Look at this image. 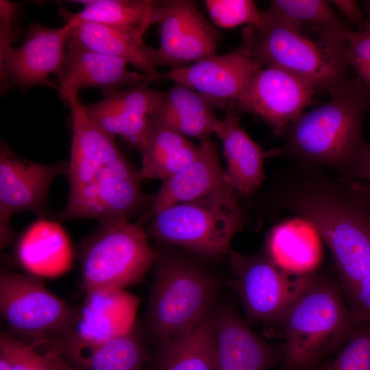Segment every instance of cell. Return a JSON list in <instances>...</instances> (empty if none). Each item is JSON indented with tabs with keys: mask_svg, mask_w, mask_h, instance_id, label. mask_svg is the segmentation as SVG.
<instances>
[{
	"mask_svg": "<svg viewBox=\"0 0 370 370\" xmlns=\"http://www.w3.org/2000/svg\"><path fill=\"white\" fill-rule=\"evenodd\" d=\"M356 184L304 171L283 181V208L309 223L328 245L343 288L352 293L370 265V210L358 198Z\"/></svg>",
	"mask_w": 370,
	"mask_h": 370,
	"instance_id": "6da1fadb",
	"label": "cell"
},
{
	"mask_svg": "<svg viewBox=\"0 0 370 370\" xmlns=\"http://www.w3.org/2000/svg\"><path fill=\"white\" fill-rule=\"evenodd\" d=\"M329 92L327 101L288 125L282 134L283 152L306 169L326 168L344 175L354 170L367 144L363 120L370 92L357 77L346 79Z\"/></svg>",
	"mask_w": 370,
	"mask_h": 370,
	"instance_id": "7a4b0ae2",
	"label": "cell"
},
{
	"mask_svg": "<svg viewBox=\"0 0 370 370\" xmlns=\"http://www.w3.org/2000/svg\"><path fill=\"white\" fill-rule=\"evenodd\" d=\"M358 323L340 288L312 274L281 318L280 370H313L336 352Z\"/></svg>",
	"mask_w": 370,
	"mask_h": 370,
	"instance_id": "3957f363",
	"label": "cell"
},
{
	"mask_svg": "<svg viewBox=\"0 0 370 370\" xmlns=\"http://www.w3.org/2000/svg\"><path fill=\"white\" fill-rule=\"evenodd\" d=\"M258 25H246L244 45L262 64L273 66L327 90L346 79V47L304 35L300 27L267 10Z\"/></svg>",
	"mask_w": 370,
	"mask_h": 370,
	"instance_id": "277c9868",
	"label": "cell"
},
{
	"mask_svg": "<svg viewBox=\"0 0 370 370\" xmlns=\"http://www.w3.org/2000/svg\"><path fill=\"white\" fill-rule=\"evenodd\" d=\"M0 311L9 333L45 353L75 334L80 310L50 292L39 277L2 271Z\"/></svg>",
	"mask_w": 370,
	"mask_h": 370,
	"instance_id": "5b68a950",
	"label": "cell"
},
{
	"mask_svg": "<svg viewBox=\"0 0 370 370\" xmlns=\"http://www.w3.org/2000/svg\"><path fill=\"white\" fill-rule=\"evenodd\" d=\"M236 193L228 186L155 212L148 234L207 256L229 253L232 239L243 225Z\"/></svg>",
	"mask_w": 370,
	"mask_h": 370,
	"instance_id": "8992f818",
	"label": "cell"
},
{
	"mask_svg": "<svg viewBox=\"0 0 370 370\" xmlns=\"http://www.w3.org/2000/svg\"><path fill=\"white\" fill-rule=\"evenodd\" d=\"M157 262L147 319L151 334L163 342L189 332L210 314L217 285L188 261L159 256Z\"/></svg>",
	"mask_w": 370,
	"mask_h": 370,
	"instance_id": "52a82bcc",
	"label": "cell"
},
{
	"mask_svg": "<svg viewBox=\"0 0 370 370\" xmlns=\"http://www.w3.org/2000/svg\"><path fill=\"white\" fill-rule=\"evenodd\" d=\"M147 237L139 225L127 219L100 222L81 251L86 294L125 289L140 282L159 258Z\"/></svg>",
	"mask_w": 370,
	"mask_h": 370,
	"instance_id": "ba28073f",
	"label": "cell"
},
{
	"mask_svg": "<svg viewBox=\"0 0 370 370\" xmlns=\"http://www.w3.org/2000/svg\"><path fill=\"white\" fill-rule=\"evenodd\" d=\"M232 285L248 315L267 325H278L283 314L313 273L296 274L277 266L266 254L243 256L230 250Z\"/></svg>",
	"mask_w": 370,
	"mask_h": 370,
	"instance_id": "9c48e42d",
	"label": "cell"
},
{
	"mask_svg": "<svg viewBox=\"0 0 370 370\" xmlns=\"http://www.w3.org/2000/svg\"><path fill=\"white\" fill-rule=\"evenodd\" d=\"M68 162L45 164L28 160L5 144L0 149V246L14 239L12 216L29 212L39 219L53 217L47 204L49 187L58 175L67 174Z\"/></svg>",
	"mask_w": 370,
	"mask_h": 370,
	"instance_id": "30bf717a",
	"label": "cell"
},
{
	"mask_svg": "<svg viewBox=\"0 0 370 370\" xmlns=\"http://www.w3.org/2000/svg\"><path fill=\"white\" fill-rule=\"evenodd\" d=\"M143 178L123 155L106 165L86 185L69 195L60 221L96 219L101 221L127 219L147 203L141 188Z\"/></svg>",
	"mask_w": 370,
	"mask_h": 370,
	"instance_id": "8fae6325",
	"label": "cell"
},
{
	"mask_svg": "<svg viewBox=\"0 0 370 370\" xmlns=\"http://www.w3.org/2000/svg\"><path fill=\"white\" fill-rule=\"evenodd\" d=\"M153 21L160 25L156 66L182 68L217 54L220 32L195 1H155Z\"/></svg>",
	"mask_w": 370,
	"mask_h": 370,
	"instance_id": "7c38bea8",
	"label": "cell"
},
{
	"mask_svg": "<svg viewBox=\"0 0 370 370\" xmlns=\"http://www.w3.org/2000/svg\"><path fill=\"white\" fill-rule=\"evenodd\" d=\"M73 25L66 21L63 27L49 28L32 22L19 47L11 46L0 53L1 86L28 89L45 86L58 90V86L51 83L49 77L54 74L59 79L62 76Z\"/></svg>",
	"mask_w": 370,
	"mask_h": 370,
	"instance_id": "4fadbf2b",
	"label": "cell"
},
{
	"mask_svg": "<svg viewBox=\"0 0 370 370\" xmlns=\"http://www.w3.org/2000/svg\"><path fill=\"white\" fill-rule=\"evenodd\" d=\"M315 88L310 82L291 72L267 66L254 75L230 108L238 113L258 116L280 136L312 102Z\"/></svg>",
	"mask_w": 370,
	"mask_h": 370,
	"instance_id": "5bb4252c",
	"label": "cell"
},
{
	"mask_svg": "<svg viewBox=\"0 0 370 370\" xmlns=\"http://www.w3.org/2000/svg\"><path fill=\"white\" fill-rule=\"evenodd\" d=\"M262 63L241 43L233 51L160 73V79L184 85L212 106L230 108Z\"/></svg>",
	"mask_w": 370,
	"mask_h": 370,
	"instance_id": "9a60e30c",
	"label": "cell"
},
{
	"mask_svg": "<svg viewBox=\"0 0 370 370\" xmlns=\"http://www.w3.org/2000/svg\"><path fill=\"white\" fill-rule=\"evenodd\" d=\"M163 92L143 84L103 93V99L84 107L89 119L101 130L113 137L119 136L139 151Z\"/></svg>",
	"mask_w": 370,
	"mask_h": 370,
	"instance_id": "2e32d148",
	"label": "cell"
},
{
	"mask_svg": "<svg viewBox=\"0 0 370 370\" xmlns=\"http://www.w3.org/2000/svg\"><path fill=\"white\" fill-rule=\"evenodd\" d=\"M128 64L123 59L92 51L70 40L58 79L60 97L78 93L87 87L100 88L103 94L160 79L159 76L131 71Z\"/></svg>",
	"mask_w": 370,
	"mask_h": 370,
	"instance_id": "e0dca14e",
	"label": "cell"
},
{
	"mask_svg": "<svg viewBox=\"0 0 370 370\" xmlns=\"http://www.w3.org/2000/svg\"><path fill=\"white\" fill-rule=\"evenodd\" d=\"M71 110L72 140L67 176L69 195L88 184L108 163L123 156L114 137L96 125L86 114L78 93L61 97Z\"/></svg>",
	"mask_w": 370,
	"mask_h": 370,
	"instance_id": "ac0fdd59",
	"label": "cell"
},
{
	"mask_svg": "<svg viewBox=\"0 0 370 370\" xmlns=\"http://www.w3.org/2000/svg\"><path fill=\"white\" fill-rule=\"evenodd\" d=\"M214 370H269L281 363L280 347L256 335L232 309L214 314Z\"/></svg>",
	"mask_w": 370,
	"mask_h": 370,
	"instance_id": "d6986e66",
	"label": "cell"
},
{
	"mask_svg": "<svg viewBox=\"0 0 370 370\" xmlns=\"http://www.w3.org/2000/svg\"><path fill=\"white\" fill-rule=\"evenodd\" d=\"M139 302L138 297L124 289L87 293L73 336L99 343L128 332L135 325Z\"/></svg>",
	"mask_w": 370,
	"mask_h": 370,
	"instance_id": "ffe728a7",
	"label": "cell"
},
{
	"mask_svg": "<svg viewBox=\"0 0 370 370\" xmlns=\"http://www.w3.org/2000/svg\"><path fill=\"white\" fill-rule=\"evenodd\" d=\"M15 256L27 273L39 278H56L71 270L74 251L58 222L38 219L20 236Z\"/></svg>",
	"mask_w": 370,
	"mask_h": 370,
	"instance_id": "44dd1931",
	"label": "cell"
},
{
	"mask_svg": "<svg viewBox=\"0 0 370 370\" xmlns=\"http://www.w3.org/2000/svg\"><path fill=\"white\" fill-rule=\"evenodd\" d=\"M228 186L217 146L210 138H206L201 140L195 158L163 181L151 198V210L155 212L171 205L198 199Z\"/></svg>",
	"mask_w": 370,
	"mask_h": 370,
	"instance_id": "7402d4cb",
	"label": "cell"
},
{
	"mask_svg": "<svg viewBox=\"0 0 370 370\" xmlns=\"http://www.w3.org/2000/svg\"><path fill=\"white\" fill-rule=\"evenodd\" d=\"M53 351L83 370H144L149 358L136 324L128 332L99 343L72 336Z\"/></svg>",
	"mask_w": 370,
	"mask_h": 370,
	"instance_id": "603a6c76",
	"label": "cell"
},
{
	"mask_svg": "<svg viewBox=\"0 0 370 370\" xmlns=\"http://www.w3.org/2000/svg\"><path fill=\"white\" fill-rule=\"evenodd\" d=\"M214 134L223 145L227 184L240 195H250L264 179L262 149L241 127L239 113L231 108L227 109Z\"/></svg>",
	"mask_w": 370,
	"mask_h": 370,
	"instance_id": "cb8c5ba5",
	"label": "cell"
},
{
	"mask_svg": "<svg viewBox=\"0 0 370 370\" xmlns=\"http://www.w3.org/2000/svg\"><path fill=\"white\" fill-rule=\"evenodd\" d=\"M64 21L74 25L71 40L92 51L123 59L142 73L159 76L156 49L144 42L143 34L91 22Z\"/></svg>",
	"mask_w": 370,
	"mask_h": 370,
	"instance_id": "d4e9b609",
	"label": "cell"
},
{
	"mask_svg": "<svg viewBox=\"0 0 370 370\" xmlns=\"http://www.w3.org/2000/svg\"><path fill=\"white\" fill-rule=\"evenodd\" d=\"M220 120L202 96L184 85L174 83L164 90L150 123L202 140L214 133Z\"/></svg>",
	"mask_w": 370,
	"mask_h": 370,
	"instance_id": "484cf974",
	"label": "cell"
},
{
	"mask_svg": "<svg viewBox=\"0 0 370 370\" xmlns=\"http://www.w3.org/2000/svg\"><path fill=\"white\" fill-rule=\"evenodd\" d=\"M319 235L306 221L297 219L275 226L270 234L267 254L280 268L293 273H312L321 249Z\"/></svg>",
	"mask_w": 370,
	"mask_h": 370,
	"instance_id": "4316f807",
	"label": "cell"
},
{
	"mask_svg": "<svg viewBox=\"0 0 370 370\" xmlns=\"http://www.w3.org/2000/svg\"><path fill=\"white\" fill-rule=\"evenodd\" d=\"M199 145L168 127L149 122L139 150L142 156L139 171L143 179L167 180L190 163L197 156Z\"/></svg>",
	"mask_w": 370,
	"mask_h": 370,
	"instance_id": "83f0119b",
	"label": "cell"
},
{
	"mask_svg": "<svg viewBox=\"0 0 370 370\" xmlns=\"http://www.w3.org/2000/svg\"><path fill=\"white\" fill-rule=\"evenodd\" d=\"M214 317L210 313L189 332L165 341L154 370H214Z\"/></svg>",
	"mask_w": 370,
	"mask_h": 370,
	"instance_id": "f1b7e54d",
	"label": "cell"
},
{
	"mask_svg": "<svg viewBox=\"0 0 370 370\" xmlns=\"http://www.w3.org/2000/svg\"><path fill=\"white\" fill-rule=\"evenodd\" d=\"M83 9L76 13L60 7L59 14L64 20L99 23L143 34L154 24L155 1L88 0L77 1Z\"/></svg>",
	"mask_w": 370,
	"mask_h": 370,
	"instance_id": "f546056e",
	"label": "cell"
},
{
	"mask_svg": "<svg viewBox=\"0 0 370 370\" xmlns=\"http://www.w3.org/2000/svg\"><path fill=\"white\" fill-rule=\"evenodd\" d=\"M300 27L315 30L324 40L342 47L349 29L323 0H273L267 10Z\"/></svg>",
	"mask_w": 370,
	"mask_h": 370,
	"instance_id": "4dcf8cb0",
	"label": "cell"
},
{
	"mask_svg": "<svg viewBox=\"0 0 370 370\" xmlns=\"http://www.w3.org/2000/svg\"><path fill=\"white\" fill-rule=\"evenodd\" d=\"M319 370H370V323H358L331 360Z\"/></svg>",
	"mask_w": 370,
	"mask_h": 370,
	"instance_id": "1f68e13d",
	"label": "cell"
},
{
	"mask_svg": "<svg viewBox=\"0 0 370 370\" xmlns=\"http://www.w3.org/2000/svg\"><path fill=\"white\" fill-rule=\"evenodd\" d=\"M204 3L213 23L221 28L256 26L264 18V12L251 0H206Z\"/></svg>",
	"mask_w": 370,
	"mask_h": 370,
	"instance_id": "d6a6232c",
	"label": "cell"
},
{
	"mask_svg": "<svg viewBox=\"0 0 370 370\" xmlns=\"http://www.w3.org/2000/svg\"><path fill=\"white\" fill-rule=\"evenodd\" d=\"M0 353L8 359L13 370H49L42 353L8 332L1 334Z\"/></svg>",
	"mask_w": 370,
	"mask_h": 370,
	"instance_id": "836d02e7",
	"label": "cell"
},
{
	"mask_svg": "<svg viewBox=\"0 0 370 370\" xmlns=\"http://www.w3.org/2000/svg\"><path fill=\"white\" fill-rule=\"evenodd\" d=\"M346 58L358 78L370 92V27L349 29L346 34Z\"/></svg>",
	"mask_w": 370,
	"mask_h": 370,
	"instance_id": "e575fe53",
	"label": "cell"
},
{
	"mask_svg": "<svg viewBox=\"0 0 370 370\" xmlns=\"http://www.w3.org/2000/svg\"><path fill=\"white\" fill-rule=\"evenodd\" d=\"M358 323H370V265L355 290L347 295Z\"/></svg>",
	"mask_w": 370,
	"mask_h": 370,
	"instance_id": "d590c367",
	"label": "cell"
},
{
	"mask_svg": "<svg viewBox=\"0 0 370 370\" xmlns=\"http://www.w3.org/2000/svg\"><path fill=\"white\" fill-rule=\"evenodd\" d=\"M349 21L358 27L360 31L364 29L366 20L360 10L358 3L354 0L330 1Z\"/></svg>",
	"mask_w": 370,
	"mask_h": 370,
	"instance_id": "8d00e7d4",
	"label": "cell"
},
{
	"mask_svg": "<svg viewBox=\"0 0 370 370\" xmlns=\"http://www.w3.org/2000/svg\"><path fill=\"white\" fill-rule=\"evenodd\" d=\"M42 354L45 357L49 370H83L70 364L56 352L50 351Z\"/></svg>",
	"mask_w": 370,
	"mask_h": 370,
	"instance_id": "74e56055",
	"label": "cell"
},
{
	"mask_svg": "<svg viewBox=\"0 0 370 370\" xmlns=\"http://www.w3.org/2000/svg\"><path fill=\"white\" fill-rule=\"evenodd\" d=\"M354 169L357 170L360 176L368 180L370 183V143H367L362 151L355 164Z\"/></svg>",
	"mask_w": 370,
	"mask_h": 370,
	"instance_id": "f35d334b",
	"label": "cell"
},
{
	"mask_svg": "<svg viewBox=\"0 0 370 370\" xmlns=\"http://www.w3.org/2000/svg\"><path fill=\"white\" fill-rule=\"evenodd\" d=\"M0 370H13L8 359L0 353Z\"/></svg>",
	"mask_w": 370,
	"mask_h": 370,
	"instance_id": "ab89813d",
	"label": "cell"
},
{
	"mask_svg": "<svg viewBox=\"0 0 370 370\" xmlns=\"http://www.w3.org/2000/svg\"><path fill=\"white\" fill-rule=\"evenodd\" d=\"M357 186L364 194L370 197V183L366 185L357 184Z\"/></svg>",
	"mask_w": 370,
	"mask_h": 370,
	"instance_id": "60d3db41",
	"label": "cell"
},
{
	"mask_svg": "<svg viewBox=\"0 0 370 370\" xmlns=\"http://www.w3.org/2000/svg\"><path fill=\"white\" fill-rule=\"evenodd\" d=\"M366 27H370V4H369V18L367 20H366V23L365 25V28Z\"/></svg>",
	"mask_w": 370,
	"mask_h": 370,
	"instance_id": "b9f144b4",
	"label": "cell"
},
{
	"mask_svg": "<svg viewBox=\"0 0 370 370\" xmlns=\"http://www.w3.org/2000/svg\"><path fill=\"white\" fill-rule=\"evenodd\" d=\"M148 370H154L153 367L149 369Z\"/></svg>",
	"mask_w": 370,
	"mask_h": 370,
	"instance_id": "7bdbcfd3",
	"label": "cell"
}]
</instances>
